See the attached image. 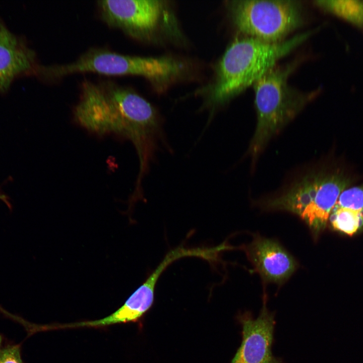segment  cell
Listing matches in <instances>:
<instances>
[{
  "label": "cell",
  "instance_id": "obj_1",
  "mask_svg": "<svg viewBox=\"0 0 363 363\" xmlns=\"http://www.w3.org/2000/svg\"><path fill=\"white\" fill-rule=\"evenodd\" d=\"M314 32L308 31L278 42L245 36L227 47L215 68L214 77L195 94L204 98L203 106L214 111L254 83L277 62L305 42Z\"/></svg>",
  "mask_w": 363,
  "mask_h": 363
},
{
  "label": "cell",
  "instance_id": "obj_2",
  "mask_svg": "<svg viewBox=\"0 0 363 363\" xmlns=\"http://www.w3.org/2000/svg\"><path fill=\"white\" fill-rule=\"evenodd\" d=\"M147 100L133 89L110 80H84L79 100L74 109L78 124L102 136H121L126 127L143 110Z\"/></svg>",
  "mask_w": 363,
  "mask_h": 363
},
{
  "label": "cell",
  "instance_id": "obj_3",
  "mask_svg": "<svg viewBox=\"0 0 363 363\" xmlns=\"http://www.w3.org/2000/svg\"><path fill=\"white\" fill-rule=\"evenodd\" d=\"M295 66V63L274 66L253 84L257 124L250 151L254 157L316 94L302 93L289 85L288 77Z\"/></svg>",
  "mask_w": 363,
  "mask_h": 363
},
{
  "label": "cell",
  "instance_id": "obj_4",
  "mask_svg": "<svg viewBox=\"0 0 363 363\" xmlns=\"http://www.w3.org/2000/svg\"><path fill=\"white\" fill-rule=\"evenodd\" d=\"M97 6L102 20L129 36L145 43L184 38L169 2L161 0H101Z\"/></svg>",
  "mask_w": 363,
  "mask_h": 363
},
{
  "label": "cell",
  "instance_id": "obj_5",
  "mask_svg": "<svg viewBox=\"0 0 363 363\" xmlns=\"http://www.w3.org/2000/svg\"><path fill=\"white\" fill-rule=\"evenodd\" d=\"M226 7L242 34L268 42L284 40L303 22L301 4L288 0H232Z\"/></svg>",
  "mask_w": 363,
  "mask_h": 363
},
{
  "label": "cell",
  "instance_id": "obj_6",
  "mask_svg": "<svg viewBox=\"0 0 363 363\" xmlns=\"http://www.w3.org/2000/svg\"><path fill=\"white\" fill-rule=\"evenodd\" d=\"M157 72L152 57L124 55L108 49L92 48L75 61L66 64L41 66L39 76L56 80L78 73L91 72L106 75H134L150 80Z\"/></svg>",
  "mask_w": 363,
  "mask_h": 363
},
{
  "label": "cell",
  "instance_id": "obj_7",
  "mask_svg": "<svg viewBox=\"0 0 363 363\" xmlns=\"http://www.w3.org/2000/svg\"><path fill=\"white\" fill-rule=\"evenodd\" d=\"M242 340L230 363H285L274 355L275 315L267 307V295L259 316L254 318L249 311L239 314Z\"/></svg>",
  "mask_w": 363,
  "mask_h": 363
},
{
  "label": "cell",
  "instance_id": "obj_8",
  "mask_svg": "<svg viewBox=\"0 0 363 363\" xmlns=\"http://www.w3.org/2000/svg\"><path fill=\"white\" fill-rule=\"evenodd\" d=\"M189 249L178 247L170 251L144 283L129 297L125 303L109 316L95 321L98 328L134 321L152 306L157 281L164 270L173 261L190 256Z\"/></svg>",
  "mask_w": 363,
  "mask_h": 363
},
{
  "label": "cell",
  "instance_id": "obj_9",
  "mask_svg": "<svg viewBox=\"0 0 363 363\" xmlns=\"http://www.w3.org/2000/svg\"><path fill=\"white\" fill-rule=\"evenodd\" d=\"M247 254L265 281L282 283L295 270L294 258L277 242L257 237L247 247Z\"/></svg>",
  "mask_w": 363,
  "mask_h": 363
},
{
  "label": "cell",
  "instance_id": "obj_10",
  "mask_svg": "<svg viewBox=\"0 0 363 363\" xmlns=\"http://www.w3.org/2000/svg\"><path fill=\"white\" fill-rule=\"evenodd\" d=\"M39 66L35 52L0 23V91L19 75H37Z\"/></svg>",
  "mask_w": 363,
  "mask_h": 363
},
{
  "label": "cell",
  "instance_id": "obj_11",
  "mask_svg": "<svg viewBox=\"0 0 363 363\" xmlns=\"http://www.w3.org/2000/svg\"><path fill=\"white\" fill-rule=\"evenodd\" d=\"M348 182L342 174L321 173L314 202L301 217L314 236L318 235L326 226L340 194Z\"/></svg>",
  "mask_w": 363,
  "mask_h": 363
},
{
  "label": "cell",
  "instance_id": "obj_12",
  "mask_svg": "<svg viewBox=\"0 0 363 363\" xmlns=\"http://www.w3.org/2000/svg\"><path fill=\"white\" fill-rule=\"evenodd\" d=\"M314 4L323 11L349 23L363 32V1L318 0Z\"/></svg>",
  "mask_w": 363,
  "mask_h": 363
},
{
  "label": "cell",
  "instance_id": "obj_13",
  "mask_svg": "<svg viewBox=\"0 0 363 363\" xmlns=\"http://www.w3.org/2000/svg\"><path fill=\"white\" fill-rule=\"evenodd\" d=\"M330 220L334 229L351 236L363 226V212L335 206Z\"/></svg>",
  "mask_w": 363,
  "mask_h": 363
},
{
  "label": "cell",
  "instance_id": "obj_14",
  "mask_svg": "<svg viewBox=\"0 0 363 363\" xmlns=\"http://www.w3.org/2000/svg\"><path fill=\"white\" fill-rule=\"evenodd\" d=\"M335 206L363 212V186L344 190L340 194Z\"/></svg>",
  "mask_w": 363,
  "mask_h": 363
},
{
  "label": "cell",
  "instance_id": "obj_15",
  "mask_svg": "<svg viewBox=\"0 0 363 363\" xmlns=\"http://www.w3.org/2000/svg\"><path fill=\"white\" fill-rule=\"evenodd\" d=\"M0 363H24L20 344L9 343L0 334Z\"/></svg>",
  "mask_w": 363,
  "mask_h": 363
},
{
  "label": "cell",
  "instance_id": "obj_16",
  "mask_svg": "<svg viewBox=\"0 0 363 363\" xmlns=\"http://www.w3.org/2000/svg\"><path fill=\"white\" fill-rule=\"evenodd\" d=\"M0 200L4 201V202L6 203V204L7 205H8L9 206V207H10L11 204L8 201V197L5 195L3 194L1 192H0Z\"/></svg>",
  "mask_w": 363,
  "mask_h": 363
}]
</instances>
